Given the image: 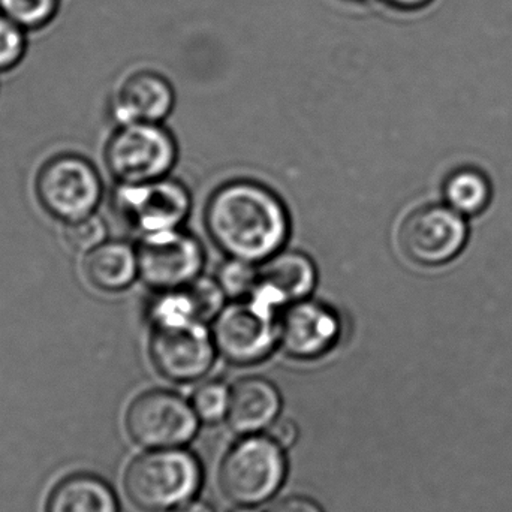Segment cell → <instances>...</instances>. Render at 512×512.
Wrapping results in <instances>:
<instances>
[{
  "label": "cell",
  "mask_w": 512,
  "mask_h": 512,
  "mask_svg": "<svg viewBox=\"0 0 512 512\" xmlns=\"http://www.w3.org/2000/svg\"><path fill=\"white\" fill-rule=\"evenodd\" d=\"M206 227L216 246L230 258L255 264L276 255L285 245L289 216L273 192L240 180L212 195Z\"/></svg>",
  "instance_id": "6da1fadb"
},
{
  "label": "cell",
  "mask_w": 512,
  "mask_h": 512,
  "mask_svg": "<svg viewBox=\"0 0 512 512\" xmlns=\"http://www.w3.org/2000/svg\"><path fill=\"white\" fill-rule=\"evenodd\" d=\"M203 471L194 454L177 448L141 454L126 469L125 492L143 511L158 512L186 504L200 490Z\"/></svg>",
  "instance_id": "7a4b0ae2"
},
{
  "label": "cell",
  "mask_w": 512,
  "mask_h": 512,
  "mask_svg": "<svg viewBox=\"0 0 512 512\" xmlns=\"http://www.w3.org/2000/svg\"><path fill=\"white\" fill-rule=\"evenodd\" d=\"M102 180L92 162L75 153H60L39 168L35 192L42 209L57 221H78L101 203Z\"/></svg>",
  "instance_id": "3957f363"
},
{
  "label": "cell",
  "mask_w": 512,
  "mask_h": 512,
  "mask_svg": "<svg viewBox=\"0 0 512 512\" xmlns=\"http://www.w3.org/2000/svg\"><path fill=\"white\" fill-rule=\"evenodd\" d=\"M286 462L282 448L270 438L249 436L234 445L219 469V486L234 504H262L282 486Z\"/></svg>",
  "instance_id": "277c9868"
},
{
  "label": "cell",
  "mask_w": 512,
  "mask_h": 512,
  "mask_svg": "<svg viewBox=\"0 0 512 512\" xmlns=\"http://www.w3.org/2000/svg\"><path fill=\"white\" fill-rule=\"evenodd\" d=\"M176 156L173 137L158 123L120 125L105 147V164L122 185L164 179Z\"/></svg>",
  "instance_id": "5b68a950"
},
{
  "label": "cell",
  "mask_w": 512,
  "mask_h": 512,
  "mask_svg": "<svg viewBox=\"0 0 512 512\" xmlns=\"http://www.w3.org/2000/svg\"><path fill=\"white\" fill-rule=\"evenodd\" d=\"M194 408L171 391L152 390L132 400L126 411V430L147 448H176L194 438L198 430Z\"/></svg>",
  "instance_id": "8992f818"
},
{
  "label": "cell",
  "mask_w": 512,
  "mask_h": 512,
  "mask_svg": "<svg viewBox=\"0 0 512 512\" xmlns=\"http://www.w3.org/2000/svg\"><path fill=\"white\" fill-rule=\"evenodd\" d=\"M149 354L159 375L174 382L203 378L215 361L212 331L204 322L156 324L152 328Z\"/></svg>",
  "instance_id": "52a82bcc"
},
{
  "label": "cell",
  "mask_w": 512,
  "mask_h": 512,
  "mask_svg": "<svg viewBox=\"0 0 512 512\" xmlns=\"http://www.w3.org/2000/svg\"><path fill=\"white\" fill-rule=\"evenodd\" d=\"M210 331L216 351L239 366L265 360L277 343L274 313L251 300H239L224 307L213 319Z\"/></svg>",
  "instance_id": "ba28073f"
},
{
  "label": "cell",
  "mask_w": 512,
  "mask_h": 512,
  "mask_svg": "<svg viewBox=\"0 0 512 512\" xmlns=\"http://www.w3.org/2000/svg\"><path fill=\"white\" fill-rule=\"evenodd\" d=\"M468 227L451 207L427 206L415 210L403 222L399 245L406 258L417 264H445L465 248Z\"/></svg>",
  "instance_id": "9c48e42d"
},
{
  "label": "cell",
  "mask_w": 512,
  "mask_h": 512,
  "mask_svg": "<svg viewBox=\"0 0 512 512\" xmlns=\"http://www.w3.org/2000/svg\"><path fill=\"white\" fill-rule=\"evenodd\" d=\"M138 276L158 291L183 288L200 277L204 252L200 243L177 230L147 234L137 249Z\"/></svg>",
  "instance_id": "30bf717a"
},
{
  "label": "cell",
  "mask_w": 512,
  "mask_h": 512,
  "mask_svg": "<svg viewBox=\"0 0 512 512\" xmlns=\"http://www.w3.org/2000/svg\"><path fill=\"white\" fill-rule=\"evenodd\" d=\"M116 204L128 224L147 234L177 230L191 209L185 186L159 179L141 185H122Z\"/></svg>",
  "instance_id": "8fae6325"
},
{
  "label": "cell",
  "mask_w": 512,
  "mask_h": 512,
  "mask_svg": "<svg viewBox=\"0 0 512 512\" xmlns=\"http://www.w3.org/2000/svg\"><path fill=\"white\" fill-rule=\"evenodd\" d=\"M342 333L339 316L316 301L289 304L277 324V343L297 360H313L330 352Z\"/></svg>",
  "instance_id": "7c38bea8"
},
{
  "label": "cell",
  "mask_w": 512,
  "mask_h": 512,
  "mask_svg": "<svg viewBox=\"0 0 512 512\" xmlns=\"http://www.w3.org/2000/svg\"><path fill=\"white\" fill-rule=\"evenodd\" d=\"M316 285V267L301 252H277L258 268V285L248 300L276 313L280 306L309 297Z\"/></svg>",
  "instance_id": "4fadbf2b"
},
{
  "label": "cell",
  "mask_w": 512,
  "mask_h": 512,
  "mask_svg": "<svg viewBox=\"0 0 512 512\" xmlns=\"http://www.w3.org/2000/svg\"><path fill=\"white\" fill-rule=\"evenodd\" d=\"M176 92L162 72L141 68L129 72L117 86L113 113L120 125L162 122L173 111Z\"/></svg>",
  "instance_id": "5bb4252c"
},
{
  "label": "cell",
  "mask_w": 512,
  "mask_h": 512,
  "mask_svg": "<svg viewBox=\"0 0 512 512\" xmlns=\"http://www.w3.org/2000/svg\"><path fill=\"white\" fill-rule=\"evenodd\" d=\"M279 391L267 379L245 378L234 385L230 394L228 423L242 435H254L267 429L280 411Z\"/></svg>",
  "instance_id": "9a60e30c"
},
{
  "label": "cell",
  "mask_w": 512,
  "mask_h": 512,
  "mask_svg": "<svg viewBox=\"0 0 512 512\" xmlns=\"http://www.w3.org/2000/svg\"><path fill=\"white\" fill-rule=\"evenodd\" d=\"M83 271L99 291H123L137 279V251L128 243L104 242L84 256Z\"/></svg>",
  "instance_id": "2e32d148"
},
{
  "label": "cell",
  "mask_w": 512,
  "mask_h": 512,
  "mask_svg": "<svg viewBox=\"0 0 512 512\" xmlns=\"http://www.w3.org/2000/svg\"><path fill=\"white\" fill-rule=\"evenodd\" d=\"M45 512H119V505L113 490L101 478L74 474L51 490Z\"/></svg>",
  "instance_id": "e0dca14e"
},
{
  "label": "cell",
  "mask_w": 512,
  "mask_h": 512,
  "mask_svg": "<svg viewBox=\"0 0 512 512\" xmlns=\"http://www.w3.org/2000/svg\"><path fill=\"white\" fill-rule=\"evenodd\" d=\"M492 197L489 180L480 171L465 168L456 171L445 185V200L460 215H478Z\"/></svg>",
  "instance_id": "ac0fdd59"
},
{
  "label": "cell",
  "mask_w": 512,
  "mask_h": 512,
  "mask_svg": "<svg viewBox=\"0 0 512 512\" xmlns=\"http://www.w3.org/2000/svg\"><path fill=\"white\" fill-rule=\"evenodd\" d=\"M62 0H0V12L27 32H39L56 20Z\"/></svg>",
  "instance_id": "d6986e66"
},
{
  "label": "cell",
  "mask_w": 512,
  "mask_h": 512,
  "mask_svg": "<svg viewBox=\"0 0 512 512\" xmlns=\"http://www.w3.org/2000/svg\"><path fill=\"white\" fill-rule=\"evenodd\" d=\"M218 283L227 297L236 300L249 298L258 285V267L254 262L231 258L219 270Z\"/></svg>",
  "instance_id": "ffe728a7"
},
{
  "label": "cell",
  "mask_w": 512,
  "mask_h": 512,
  "mask_svg": "<svg viewBox=\"0 0 512 512\" xmlns=\"http://www.w3.org/2000/svg\"><path fill=\"white\" fill-rule=\"evenodd\" d=\"M230 394L224 382L210 381L195 390L192 408L204 423H218L227 417L230 408Z\"/></svg>",
  "instance_id": "44dd1931"
},
{
  "label": "cell",
  "mask_w": 512,
  "mask_h": 512,
  "mask_svg": "<svg viewBox=\"0 0 512 512\" xmlns=\"http://www.w3.org/2000/svg\"><path fill=\"white\" fill-rule=\"evenodd\" d=\"M29 50V32L0 12V74L17 68Z\"/></svg>",
  "instance_id": "7402d4cb"
},
{
  "label": "cell",
  "mask_w": 512,
  "mask_h": 512,
  "mask_svg": "<svg viewBox=\"0 0 512 512\" xmlns=\"http://www.w3.org/2000/svg\"><path fill=\"white\" fill-rule=\"evenodd\" d=\"M66 243L74 251L90 252L107 239V225L93 213L87 218L68 222L65 228Z\"/></svg>",
  "instance_id": "603a6c76"
},
{
  "label": "cell",
  "mask_w": 512,
  "mask_h": 512,
  "mask_svg": "<svg viewBox=\"0 0 512 512\" xmlns=\"http://www.w3.org/2000/svg\"><path fill=\"white\" fill-rule=\"evenodd\" d=\"M268 429V438L279 445L280 448H289L295 444L298 438V427L294 421L288 420V418H282V420H274Z\"/></svg>",
  "instance_id": "cb8c5ba5"
},
{
  "label": "cell",
  "mask_w": 512,
  "mask_h": 512,
  "mask_svg": "<svg viewBox=\"0 0 512 512\" xmlns=\"http://www.w3.org/2000/svg\"><path fill=\"white\" fill-rule=\"evenodd\" d=\"M268 512H324L312 499L306 496H289L277 502Z\"/></svg>",
  "instance_id": "d4e9b609"
},
{
  "label": "cell",
  "mask_w": 512,
  "mask_h": 512,
  "mask_svg": "<svg viewBox=\"0 0 512 512\" xmlns=\"http://www.w3.org/2000/svg\"><path fill=\"white\" fill-rule=\"evenodd\" d=\"M388 8L402 12H415L427 8L433 0H381Z\"/></svg>",
  "instance_id": "484cf974"
},
{
  "label": "cell",
  "mask_w": 512,
  "mask_h": 512,
  "mask_svg": "<svg viewBox=\"0 0 512 512\" xmlns=\"http://www.w3.org/2000/svg\"><path fill=\"white\" fill-rule=\"evenodd\" d=\"M173 512H215L212 507L204 504V502H186L174 508Z\"/></svg>",
  "instance_id": "4316f807"
},
{
  "label": "cell",
  "mask_w": 512,
  "mask_h": 512,
  "mask_svg": "<svg viewBox=\"0 0 512 512\" xmlns=\"http://www.w3.org/2000/svg\"><path fill=\"white\" fill-rule=\"evenodd\" d=\"M233 512H258L255 511L254 508H239V510L233 511Z\"/></svg>",
  "instance_id": "83f0119b"
}]
</instances>
